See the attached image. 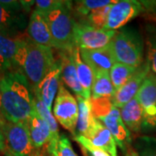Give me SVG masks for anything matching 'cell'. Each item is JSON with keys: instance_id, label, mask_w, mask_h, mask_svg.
<instances>
[{"instance_id": "6da1fadb", "label": "cell", "mask_w": 156, "mask_h": 156, "mask_svg": "<svg viewBox=\"0 0 156 156\" xmlns=\"http://www.w3.org/2000/svg\"><path fill=\"white\" fill-rule=\"evenodd\" d=\"M2 113L11 122H27L35 111L34 94L28 79L16 69L0 75Z\"/></svg>"}, {"instance_id": "7a4b0ae2", "label": "cell", "mask_w": 156, "mask_h": 156, "mask_svg": "<svg viewBox=\"0 0 156 156\" xmlns=\"http://www.w3.org/2000/svg\"><path fill=\"white\" fill-rule=\"evenodd\" d=\"M51 48L39 45L29 38H20L15 64L28 79L32 90L56 63Z\"/></svg>"}, {"instance_id": "3957f363", "label": "cell", "mask_w": 156, "mask_h": 156, "mask_svg": "<svg viewBox=\"0 0 156 156\" xmlns=\"http://www.w3.org/2000/svg\"><path fill=\"white\" fill-rule=\"evenodd\" d=\"M91 105L95 119L109 130L118 147L127 153L132 144V136L123 122L121 109L114 105L112 98H91Z\"/></svg>"}, {"instance_id": "277c9868", "label": "cell", "mask_w": 156, "mask_h": 156, "mask_svg": "<svg viewBox=\"0 0 156 156\" xmlns=\"http://www.w3.org/2000/svg\"><path fill=\"white\" fill-rule=\"evenodd\" d=\"M109 46L118 62L136 69L144 62V40L136 29L128 26L120 29Z\"/></svg>"}, {"instance_id": "5b68a950", "label": "cell", "mask_w": 156, "mask_h": 156, "mask_svg": "<svg viewBox=\"0 0 156 156\" xmlns=\"http://www.w3.org/2000/svg\"><path fill=\"white\" fill-rule=\"evenodd\" d=\"M50 32L59 50L73 49L74 31L76 21L72 14V2L64 1V4L44 16Z\"/></svg>"}, {"instance_id": "8992f818", "label": "cell", "mask_w": 156, "mask_h": 156, "mask_svg": "<svg viewBox=\"0 0 156 156\" xmlns=\"http://www.w3.org/2000/svg\"><path fill=\"white\" fill-rule=\"evenodd\" d=\"M5 149L8 156H31L34 152L27 122L2 123Z\"/></svg>"}, {"instance_id": "52a82bcc", "label": "cell", "mask_w": 156, "mask_h": 156, "mask_svg": "<svg viewBox=\"0 0 156 156\" xmlns=\"http://www.w3.org/2000/svg\"><path fill=\"white\" fill-rule=\"evenodd\" d=\"M52 110L56 122L75 137L78 120L77 100L62 83L55 98Z\"/></svg>"}, {"instance_id": "ba28073f", "label": "cell", "mask_w": 156, "mask_h": 156, "mask_svg": "<svg viewBox=\"0 0 156 156\" xmlns=\"http://www.w3.org/2000/svg\"><path fill=\"white\" fill-rule=\"evenodd\" d=\"M115 34L116 30L95 28L76 22L74 31V43L79 50H98L109 44Z\"/></svg>"}, {"instance_id": "9c48e42d", "label": "cell", "mask_w": 156, "mask_h": 156, "mask_svg": "<svg viewBox=\"0 0 156 156\" xmlns=\"http://www.w3.org/2000/svg\"><path fill=\"white\" fill-rule=\"evenodd\" d=\"M137 97L142 109L143 131L156 129V76L152 73L146 77L137 93Z\"/></svg>"}, {"instance_id": "30bf717a", "label": "cell", "mask_w": 156, "mask_h": 156, "mask_svg": "<svg viewBox=\"0 0 156 156\" xmlns=\"http://www.w3.org/2000/svg\"><path fill=\"white\" fill-rule=\"evenodd\" d=\"M143 12L140 1L137 0H117L109 11L104 29L116 30L138 17Z\"/></svg>"}, {"instance_id": "8fae6325", "label": "cell", "mask_w": 156, "mask_h": 156, "mask_svg": "<svg viewBox=\"0 0 156 156\" xmlns=\"http://www.w3.org/2000/svg\"><path fill=\"white\" fill-rule=\"evenodd\" d=\"M149 63L146 60L137 69V70L128 82L115 93L114 96L112 97L114 105L118 108H122L129 101L132 100L137 95L140 88L141 87L144 80L149 75Z\"/></svg>"}, {"instance_id": "7c38bea8", "label": "cell", "mask_w": 156, "mask_h": 156, "mask_svg": "<svg viewBox=\"0 0 156 156\" xmlns=\"http://www.w3.org/2000/svg\"><path fill=\"white\" fill-rule=\"evenodd\" d=\"M61 83V66L60 62H56L50 71L46 74L36 89H33L34 95L41 100L49 109H52L53 101L56 98Z\"/></svg>"}, {"instance_id": "4fadbf2b", "label": "cell", "mask_w": 156, "mask_h": 156, "mask_svg": "<svg viewBox=\"0 0 156 156\" xmlns=\"http://www.w3.org/2000/svg\"><path fill=\"white\" fill-rule=\"evenodd\" d=\"M27 34L29 38L32 40L34 43L48 48L56 49L55 41L44 16L35 9L29 18Z\"/></svg>"}, {"instance_id": "5bb4252c", "label": "cell", "mask_w": 156, "mask_h": 156, "mask_svg": "<svg viewBox=\"0 0 156 156\" xmlns=\"http://www.w3.org/2000/svg\"><path fill=\"white\" fill-rule=\"evenodd\" d=\"M83 61L89 66L95 74L98 70H110L117 62L109 44L98 50H79Z\"/></svg>"}, {"instance_id": "9a60e30c", "label": "cell", "mask_w": 156, "mask_h": 156, "mask_svg": "<svg viewBox=\"0 0 156 156\" xmlns=\"http://www.w3.org/2000/svg\"><path fill=\"white\" fill-rule=\"evenodd\" d=\"M27 25L26 15L23 11H12L0 4V33L14 37Z\"/></svg>"}, {"instance_id": "2e32d148", "label": "cell", "mask_w": 156, "mask_h": 156, "mask_svg": "<svg viewBox=\"0 0 156 156\" xmlns=\"http://www.w3.org/2000/svg\"><path fill=\"white\" fill-rule=\"evenodd\" d=\"M73 49L60 50L59 62L61 66V78L64 84L72 90L75 95L83 97V92L78 81L73 56Z\"/></svg>"}, {"instance_id": "e0dca14e", "label": "cell", "mask_w": 156, "mask_h": 156, "mask_svg": "<svg viewBox=\"0 0 156 156\" xmlns=\"http://www.w3.org/2000/svg\"><path fill=\"white\" fill-rule=\"evenodd\" d=\"M96 147L107 152L109 155L118 156L117 145L109 130L95 118L93 124L86 136Z\"/></svg>"}, {"instance_id": "ac0fdd59", "label": "cell", "mask_w": 156, "mask_h": 156, "mask_svg": "<svg viewBox=\"0 0 156 156\" xmlns=\"http://www.w3.org/2000/svg\"><path fill=\"white\" fill-rule=\"evenodd\" d=\"M30 135L35 150H41L50 141V131L48 124L35 110L27 122Z\"/></svg>"}, {"instance_id": "d6986e66", "label": "cell", "mask_w": 156, "mask_h": 156, "mask_svg": "<svg viewBox=\"0 0 156 156\" xmlns=\"http://www.w3.org/2000/svg\"><path fill=\"white\" fill-rule=\"evenodd\" d=\"M20 43V38L10 37L0 33V73L17 69L15 56Z\"/></svg>"}, {"instance_id": "ffe728a7", "label": "cell", "mask_w": 156, "mask_h": 156, "mask_svg": "<svg viewBox=\"0 0 156 156\" xmlns=\"http://www.w3.org/2000/svg\"><path fill=\"white\" fill-rule=\"evenodd\" d=\"M123 122L130 132L140 133L142 129L143 115L137 95L120 108Z\"/></svg>"}, {"instance_id": "44dd1931", "label": "cell", "mask_w": 156, "mask_h": 156, "mask_svg": "<svg viewBox=\"0 0 156 156\" xmlns=\"http://www.w3.org/2000/svg\"><path fill=\"white\" fill-rule=\"evenodd\" d=\"M73 56H74V61H75V65L76 69L78 81L80 83V85L83 92V97L87 100H90L95 75L89 66H88L81 58L80 50L77 47H74Z\"/></svg>"}, {"instance_id": "7402d4cb", "label": "cell", "mask_w": 156, "mask_h": 156, "mask_svg": "<svg viewBox=\"0 0 156 156\" xmlns=\"http://www.w3.org/2000/svg\"><path fill=\"white\" fill-rule=\"evenodd\" d=\"M78 103V120L76 128V136H87L95 116L92 112L91 99L87 100L82 96H76Z\"/></svg>"}, {"instance_id": "603a6c76", "label": "cell", "mask_w": 156, "mask_h": 156, "mask_svg": "<svg viewBox=\"0 0 156 156\" xmlns=\"http://www.w3.org/2000/svg\"><path fill=\"white\" fill-rule=\"evenodd\" d=\"M94 75L95 78L92 86L91 98H112L115 93V90L112 84L109 71L101 69L95 72Z\"/></svg>"}, {"instance_id": "cb8c5ba5", "label": "cell", "mask_w": 156, "mask_h": 156, "mask_svg": "<svg viewBox=\"0 0 156 156\" xmlns=\"http://www.w3.org/2000/svg\"><path fill=\"white\" fill-rule=\"evenodd\" d=\"M136 70V68L131 67L118 62L113 65L111 69L109 70V75L115 92L128 82Z\"/></svg>"}, {"instance_id": "d4e9b609", "label": "cell", "mask_w": 156, "mask_h": 156, "mask_svg": "<svg viewBox=\"0 0 156 156\" xmlns=\"http://www.w3.org/2000/svg\"><path fill=\"white\" fill-rule=\"evenodd\" d=\"M146 44L147 49V61L149 63L150 73L156 76V25L148 23L146 25Z\"/></svg>"}, {"instance_id": "484cf974", "label": "cell", "mask_w": 156, "mask_h": 156, "mask_svg": "<svg viewBox=\"0 0 156 156\" xmlns=\"http://www.w3.org/2000/svg\"><path fill=\"white\" fill-rule=\"evenodd\" d=\"M116 0H81L75 2V11L81 17H87L89 13L105 7L109 5H113Z\"/></svg>"}, {"instance_id": "4316f807", "label": "cell", "mask_w": 156, "mask_h": 156, "mask_svg": "<svg viewBox=\"0 0 156 156\" xmlns=\"http://www.w3.org/2000/svg\"><path fill=\"white\" fill-rule=\"evenodd\" d=\"M134 149L139 156H156V137L139 136L134 141Z\"/></svg>"}, {"instance_id": "83f0119b", "label": "cell", "mask_w": 156, "mask_h": 156, "mask_svg": "<svg viewBox=\"0 0 156 156\" xmlns=\"http://www.w3.org/2000/svg\"><path fill=\"white\" fill-rule=\"evenodd\" d=\"M113 5H107L105 7H102V8L92 11L87 17H84L83 21L79 23H85L95 28H104V26L106 25L108 13Z\"/></svg>"}, {"instance_id": "f1b7e54d", "label": "cell", "mask_w": 156, "mask_h": 156, "mask_svg": "<svg viewBox=\"0 0 156 156\" xmlns=\"http://www.w3.org/2000/svg\"><path fill=\"white\" fill-rule=\"evenodd\" d=\"M64 4L62 0H37L35 1V10L46 16L52 11L61 7Z\"/></svg>"}, {"instance_id": "f546056e", "label": "cell", "mask_w": 156, "mask_h": 156, "mask_svg": "<svg viewBox=\"0 0 156 156\" xmlns=\"http://www.w3.org/2000/svg\"><path fill=\"white\" fill-rule=\"evenodd\" d=\"M57 156H78L73 149L71 142L65 134H60V138L57 144Z\"/></svg>"}, {"instance_id": "4dcf8cb0", "label": "cell", "mask_w": 156, "mask_h": 156, "mask_svg": "<svg viewBox=\"0 0 156 156\" xmlns=\"http://www.w3.org/2000/svg\"><path fill=\"white\" fill-rule=\"evenodd\" d=\"M5 149V139L2 130V123L0 122V151H4Z\"/></svg>"}, {"instance_id": "1f68e13d", "label": "cell", "mask_w": 156, "mask_h": 156, "mask_svg": "<svg viewBox=\"0 0 156 156\" xmlns=\"http://www.w3.org/2000/svg\"><path fill=\"white\" fill-rule=\"evenodd\" d=\"M125 156H139L137 154V153L135 152L134 148H132V147H130L128 151H127V153H126V154Z\"/></svg>"}, {"instance_id": "d6a6232c", "label": "cell", "mask_w": 156, "mask_h": 156, "mask_svg": "<svg viewBox=\"0 0 156 156\" xmlns=\"http://www.w3.org/2000/svg\"><path fill=\"white\" fill-rule=\"evenodd\" d=\"M80 147H81V151H82V154H83V156H93L86 148H84V147H81V146H80Z\"/></svg>"}, {"instance_id": "836d02e7", "label": "cell", "mask_w": 156, "mask_h": 156, "mask_svg": "<svg viewBox=\"0 0 156 156\" xmlns=\"http://www.w3.org/2000/svg\"><path fill=\"white\" fill-rule=\"evenodd\" d=\"M0 122L1 123L5 122V120L4 118V115H3V113H2V105H1V93H0Z\"/></svg>"}, {"instance_id": "e575fe53", "label": "cell", "mask_w": 156, "mask_h": 156, "mask_svg": "<svg viewBox=\"0 0 156 156\" xmlns=\"http://www.w3.org/2000/svg\"><path fill=\"white\" fill-rule=\"evenodd\" d=\"M31 156H42L41 155V153H40V150H35L34 149L33 154Z\"/></svg>"}, {"instance_id": "d590c367", "label": "cell", "mask_w": 156, "mask_h": 156, "mask_svg": "<svg viewBox=\"0 0 156 156\" xmlns=\"http://www.w3.org/2000/svg\"><path fill=\"white\" fill-rule=\"evenodd\" d=\"M48 156H57L56 154H48Z\"/></svg>"}]
</instances>
